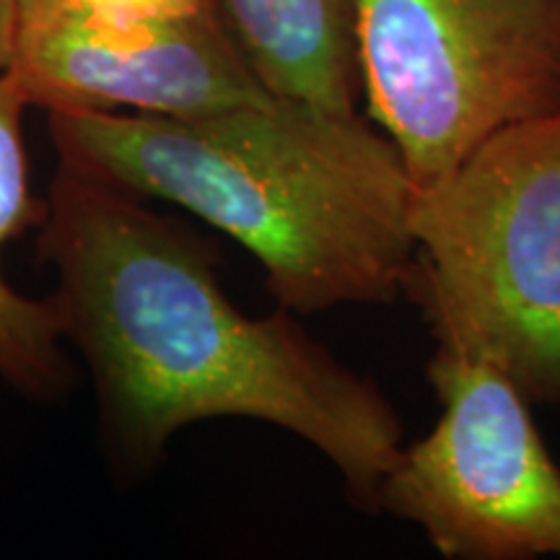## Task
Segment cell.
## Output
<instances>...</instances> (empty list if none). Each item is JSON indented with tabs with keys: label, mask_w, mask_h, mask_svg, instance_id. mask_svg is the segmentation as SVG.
I'll return each instance as SVG.
<instances>
[{
	"label": "cell",
	"mask_w": 560,
	"mask_h": 560,
	"mask_svg": "<svg viewBox=\"0 0 560 560\" xmlns=\"http://www.w3.org/2000/svg\"><path fill=\"white\" fill-rule=\"evenodd\" d=\"M19 0H0V70H9L13 60V39H16Z\"/></svg>",
	"instance_id": "30bf717a"
},
{
	"label": "cell",
	"mask_w": 560,
	"mask_h": 560,
	"mask_svg": "<svg viewBox=\"0 0 560 560\" xmlns=\"http://www.w3.org/2000/svg\"><path fill=\"white\" fill-rule=\"evenodd\" d=\"M361 100L416 185L560 112V0H359Z\"/></svg>",
	"instance_id": "277c9868"
},
{
	"label": "cell",
	"mask_w": 560,
	"mask_h": 560,
	"mask_svg": "<svg viewBox=\"0 0 560 560\" xmlns=\"http://www.w3.org/2000/svg\"><path fill=\"white\" fill-rule=\"evenodd\" d=\"M50 128L62 161L240 242L285 310L410 293L416 179L359 112L270 96L202 117L62 109Z\"/></svg>",
	"instance_id": "7a4b0ae2"
},
{
	"label": "cell",
	"mask_w": 560,
	"mask_h": 560,
	"mask_svg": "<svg viewBox=\"0 0 560 560\" xmlns=\"http://www.w3.org/2000/svg\"><path fill=\"white\" fill-rule=\"evenodd\" d=\"M26 104L13 75L0 70V255L5 242L37 219L21 132ZM60 335L55 301H37L13 291L0 270V374L37 395L58 389L62 384Z\"/></svg>",
	"instance_id": "ba28073f"
},
{
	"label": "cell",
	"mask_w": 560,
	"mask_h": 560,
	"mask_svg": "<svg viewBox=\"0 0 560 560\" xmlns=\"http://www.w3.org/2000/svg\"><path fill=\"white\" fill-rule=\"evenodd\" d=\"M94 9L125 19H177L206 9L208 0H86Z\"/></svg>",
	"instance_id": "9c48e42d"
},
{
	"label": "cell",
	"mask_w": 560,
	"mask_h": 560,
	"mask_svg": "<svg viewBox=\"0 0 560 560\" xmlns=\"http://www.w3.org/2000/svg\"><path fill=\"white\" fill-rule=\"evenodd\" d=\"M410 293L439 348L560 405V112L509 125L416 185Z\"/></svg>",
	"instance_id": "3957f363"
},
{
	"label": "cell",
	"mask_w": 560,
	"mask_h": 560,
	"mask_svg": "<svg viewBox=\"0 0 560 560\" xmlns=\"http://www.w3.org/2000/svg\"><path fill=\"white\" fill-rule=\"evenodd\" d=\"M255 79L276 100L359 112V0H208Z\"/></svg>",
	"instance_id": "52a82bcc"
},
{
	"label": "cell",
	"mask_w": 560,
	"mask_h": 560,
	"mask_svg": "<svg viewBox=\"0 0 560 560\" xmlns=\"http://www.w3.org/2000/svg\"><path fill=\"white\" fill-rule=\"evenodd\" d=\"M42 219L62 335L89 359L122 454L145 462L198 420L255 418L310 441L376 509L402 425L374 384L285 314L236 310L206 247L138 195L62 161Z\"/></svg>",
	"instance_id": "6da1fadb"
},
{
	"label": "cell",
	"mask_w": 560,
	"mask_h": 560,
	"mask_svg": "<svg viewBox=\"0 0 560 560\" xmlns=\"http://www.w3.org/2000/svg\"><path fill=\"white\" fill-rule=\"evenodd\" d=\"M9 73L47 112L202 117L272 96L210 3L177 19H125L86 0H19Z\"/></svg>",
	"instance_id": "8992f818"
},
{
	"label": "cell",
	"mask_w": 560,
	"mask_h": 560,
	"mask_svg": "<svg viewBox=\"0 0 560 560\" xmlns=\"http://www.w3.org/2000/svg\"><path fill=\"white\" fill-rule=\"evenodd\" d=\"M436 425L402 446L376 509L416 524L450 560L560 558V467L529 400L493 363L436 348Z\"/></svg>",
	"instance_id": "5b68a950"
}]
</instances>
